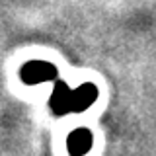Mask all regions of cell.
Returning a JSON list of instances; mask_svg holds the SVG:
<instances>
[{"label": "cell", "mask_w": 156, "mask_h": 156, "mask_svg": "<svg viewBox=\"0 0 156 156\" xmlns=\"http://www.w3.org/2000/svg\"><path fill=\"white\" fill-rule=\"evenodd\" d=\"M94 146V135L88 127H78L66 136V150L70 156H84Z\"/></svg>", "instance_id": "obj_3"}, {"label": "cell", "mask_w": 156, "mask_h": 156, "mask_svg": "<svg viewBox=\"0 0 156 156\" xmlns=\"http://www.w3.org/2000/svg\"><path fill=\"white\" fill-rule=\"evenodd\" d=\"M70 100H72V90L68 88V84L62 80H55L51 98H49V109H51V113L57 117L70 113Z\"/></svg>", "instance_id": "obj_2"}, {"label": "cell", "mask_w": 156, "mask_h": 156, "mask_svg": "<svg viewBox=\"0 0 156 156\" xmlns=\"http://www.w3.org/2000/svg\"><path fill=\"white\" fill-rule=\"evenodd\" d=\"M20 78H22L23 84L29 86L55 82L58 78V68L49 61H27L20 68Z\"/></svg>", "instance_id": "obj_1"}, {"label": "cell", "mask_w": 156, "mask_h": 156, "mask_svg": "<svg viewBox=\"0 0 156 156\" xmlns=\"http://www.w3.org/2000/svg\"><path fill=\"white\" fill-rule=\"evenodd\" d=\"M98 86L94 82H84L72 90V100H70V113H84L90 105H94L98 100Z\"/></svg>", "instance_id": "obj_4"}]
</instances>
